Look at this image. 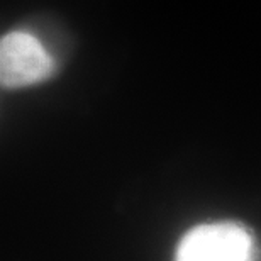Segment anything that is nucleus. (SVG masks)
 Returning a JSON list of instances; mask_svg holds the SVG:
<instances>
[{
  "instance_id": "f03ea898",
  "label": "nucleus",
  "mask_w": 261,
  "mask_h": 261,
  "mask_svg": "<svg viewBox=\"0 0 261 261\" xmlns=\"http://www.w3.org/2000/svg\"><path fill=\"white\" fill-rule=\"evenodd\" d=\"M53 58L33 34L14 31L0 41V82L4 88L39 83L53 73Z\"/></svg>"
},
{
  "instance_id": "f257e3e1",
  "label": "nucleus",
  "mask_w": 261,
  "mask_h": 261,
  "mask_svg": "<svg viewBox=\"0 0 261 261\" xmlns=\"http://www.w3.org/2000/svg\"><path fill=\"white\" fill-rule=\"evenodd\" d=\"M175 261H258V249L243 224H200L181 238Z\"/></svg>"
}]
</instances>
